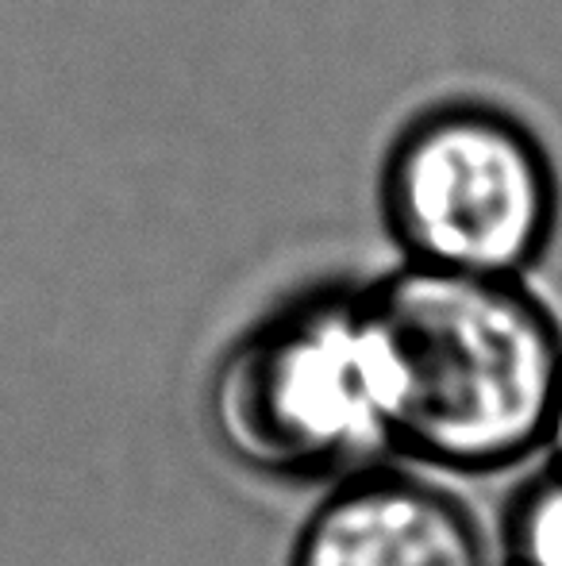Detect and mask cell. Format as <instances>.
I'll return each instance as SVG.
<instances>
[{
    "instance_id": "obj_5",
    "label": "cell",
    "mask_w": 562,
    "mask_h": 566,
    "mask_svg": "<svg viewBox=\"0 0 562 566\" xmlns=\"http://www.w3.org/2000/svg\"><path fill=\"white\" fill-rule=\"evenodd\" d=\"M505 566H562V467L517 485L501 516Z\"/></svg>"
},
{
    "instance_id": "obj_3",
    "label": "cell",
    "mask_w": 562,
    "mask_h": 566,
    "mask_svg": "<svg viewBox=\"0 0 562 566\" xmlns=\"http://www.w3.org/2000/svg\"><path fill=\"white\" fill-rule=\"evenodd\" d=\"M378 201L409 266L528 277L559 239L562 170L520 108L463 93L401 124Z\"/></svg>"
},
{
    "instance_id": "obj_4",
    "label": "cell",
    "mask_w": 562,
    "mask_h": 566,
    "mask_svg": "<svg viewBox=\"0 0 562 566\" xmlns=\"http://www.w3.org/2000/svg\"><path fill=\"white\" fill-rule=\"evenodd\" d=\"M289 566H489V547L455 493L378 462L316 505Z\"/></svg>"
},
{
    "instance_id": "obj_2",
    "label": "cell",
    "mask_w": 562,
    "mask_h": 566,
    "mask_svg": "<svg viewBox=\"0 0 562 566\" xmlns=\"http://www.w3.org/2000/svg\"><path fill=\"white\" fill-rule=\"evenodd\" d=\"M397 363L367 290L300 297L212 374L220 448L266 478L354 474L397 451Z\"/></svg>"
},
{
    "instance_id": "obj_1",
    "label": "cell",
    "mask_w": 562,
    "mask_h": 566,
    "mask_svg": "<svg viewBox=\"0 0 562 566\" xmlns=\"http://www.w3.org/2000/svg\"><path fill=\"white\" fill-rule=\"evenodd\" d=\"M397 363V451L497 474L543 451L562 381V324L528 277L401 262L367 285Z\"/></svg>"
},
{
    "instance_id": "obj_6",
    "label": "cell",
    "mask_w": 562,
    "mask_h": 566,
    "mask_svg": "<svg viewBox=\"0 0 562 566\" xmlns=\"http://www.w3.org/2000/svg\"><path fill=\"white\" fill-rule=\"evenodd\" d=\"M543 448L551 451V462L562 467V381H559L555 409H551V424H548V440H543Z\"/></svg>"
}]
</instances>
